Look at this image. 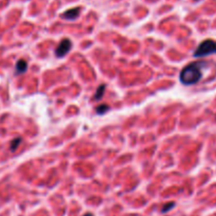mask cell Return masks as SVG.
I'll list each match as a JSON object with an SVG mask.
<instances>
[{
    "mask_svg": "<svg viewBox=\"0 0 216 216\" xmlns=\"http://www.w3.org/2000/svg\"><path fill=\"white\" fill-rule=\"evenodd\" d=\"M20 142H21V138H16V139L13 140L12 144H11V151L14 152L15 150L18 148V146L20 144Z\"/></svg>",
    "mask_w": 216,
    "mask_h": 216,
    "instance_id": "obj_8",
    "label": "cell"
},
{
    "mask_svg": "<svg viewBox=\"0 0 216 216\" xmlns=\"http://www.w3.org/2000/svg\"><path fill=\"white\" fill-rule=\"evenodd\" d=\"M109 107L107 106V104H101V106L97 107L96 109V113L97 114H100V115H103V114L106 113V112H108L109 111Z\"/></svg>",
    "mask_w": 216,
    "mask_h": 216,
    "instance_id": "obj_7",
    "label": "cell"
},
{
    "mask_svg": "<svg viewBox=\"0 0 216 216\" xmlns=\"http://www.w3.org/2000/svg\"><path fill=\"white\" fill-rule=\"evenodd\" d=\"M79 14H80L79 7H74V9H70V10H67V12L63 13L62 17L67 20H74L79 16Z\"/></svg>",
    "mask_w": 216,
    "mask_h": 216,
    "instance_id": "obj_4",
    "label": "cell"
},
{
    "mask_svg": "<svg viewBox=\"0 0 216 216\" xmlns=\"http://www.w3.org/2000/svg\"><path fill=\"white\" fill-rule=\"evenodd\" d=\"M104 90H106V86L101 84L100 86H98V89L96 91V94L94 95V100H100L102 98L103 94H104Z\"/></svg>",
    "mask_w": 216,
    "mask_h": 216,
    "instance_id": "obj_6",
    "label": "cell"
},
{
    "mask_svg": "<svg viewBox=\"0 0 216 216\" xmlns=\"http://www.w3.org/2000/svg\"><path fill=\"white\" fill-rule=\"evenodd\" d=\"M204 62H192L181 70L179 74L180 82L185 86H192L202 79V67Z\"/></svg>",
    "mask_w": 216,
    "mask_h": 216,
    "instance_id": "obj_1",
    "label": "cell"
},
{
    "mask_svg": "<svg viewBox=\"0 0 216 216\" xmlns=\"http://www.w3.org/2000/svg\"><path fill=\"white\" fill-rule=\"evenodd\" d=\"M28 70V62L25 60L20 59L17 61L16 63V73L17 74H22V73H25Z\"/></svg>",
    "mask_w": 216,
    "mask_h": 216,
    "instance_id": "obj_5",
    "label": "cell"
},
{
    "mask_svg": "<svg viewBox=\"0 0 216 216\" xmlns=\"http://www.w3.org/2000/svg\"><path fill=\"white\" fill-rule=\"evenodd\" d=\"M72 49V42L70 39H62L61 42L59 43V46H57V49L55 50V55L57 58H63L67 55L70 50Z\"/></svg>",
    "mask_w": 216,
    "mask_h": 216,
    "instance_id": "obj_3",
    "label": "cell"
},
{
    "mask_svg": "<svg viewBox=\"0 0 216 216\" xmlns=\"http://www.w3.org/2000/svg\"><path fill=\"white\" fill-rule=\"evenodd\" d=\"M83 216H93V215H92V214H90V213H86V215H83Z\"/></svg>",
    "mask_w": 216,
    "mask_h": 216,
    "instance_id": "obj_10",
    "label": "cell"
},
{
    "mask_svg": "<svg viewBox=\"0 0 216 216\" xmlns=\"http://www.w3.org/2000/svg\"><path fill=\"white\" fill-rule=\"evenodd\" d=\"M216 53V41L212 39L204 40L194 52L195 58H204L206 56L212 55Z\"/></svg>",
    "mask_w": 216,
    "mask_h": 216,
    "instance_id": "obj_2",
    "label": "cell"
},
{
    "mask_svg": "<svg viewBox=\"0 0 216 216\" xmlns=\"http://www.w3.org/2000/svg\"><path fill=\"white\" fill-rule=\"evenodd\" d=\"M175 206V204L174 202H169V204H165V207L162 208V210H161V212L162 213H166V212H168V211H170L171 209H172L173 207Z\"/></svg>",
    "mask_w": 216,
    "mask_h": 216,
    "instance_id": "obj_9",
    "label": "cell"
}]
</instances>
